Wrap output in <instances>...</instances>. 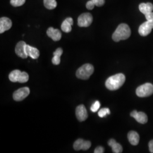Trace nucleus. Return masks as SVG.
<instances>
[{"instance_id":"19","label":"nucleus","mask_w":153,"mask_h":153,"mask_svg":"<svg viewBox=\"0 0 153 153\" xmlns=\"http://www.w3.org/2000/svg\"><path fill=\"white\" fill-rule=\"evenodd\" d=\"M139 9L140 11L145 15L146 13L153 11V4H152L150 2L141 3L139 5Z\"/></svg>"},{"instance_id":"6","label":"nucleus","mask_w":153,"mask_h":153,"mask_svg":"<svg viewBox=\"0 0 153 153\" xmlns=\"http://www.w3.org/2000/svg\"><path fill=\"white\" fill-rule=\"evenodd\" d=\"M93 21V16L90 13H83L78 18V25L81 27H88L91 25Z\"/></svg>"},{"instance_id":"1","label":"nucleus","mask_w":153,"mask_h":153,"mask_svg":"<svg viewBox=\"0 0 153 153\" xmlns=\"http://www.w3.org/2000/svg\"><path fill=\"white\" fill-rule=\"evenodd\" d=\"M126 81V76L123 73L116 74L110 76L105 81V86L109 90H118Z\"/></svg>"},{"instance_id":"2","label":"nucleus","mask_w":153,"mask_h":153,"mask_svg":"<svg viewBox=\"0 0 153 153\" xmlns=\"http://www.w3.org/2000/svg\"><path fill=\"white\" fill-rule=\"evenodd\" d=\"M131 35V30L128 25L121 23L116 28L112 35V39L118 42L120 40H126L129 38Z\"/></svg>"},{"instance_id":"10","label":"nucleus","mask_w":153,"mask_h":153,"mask_svg":"<svg viewBox=\"0 0 153 153\" xmlns=\"http://www.w3.org/2000/svg\"><path fill=\"white\" fill-rule=\"evenodd\" d=\"M26 45L27 44L23 41H20L17 43L16 47L15 52L18 56L22 59H26L27 57L28 56L26 51Z\"/></svg>"},{"instance_id":"15","label":"nucleus","mask_w":153,"mask_h":153,"mask_svg":"<svg viewBox=\"0 0 153 153\" xmlns=\"http://www.w3.org/2000/svg\"><path fill=\"white\" fill-rule=\"evenodd\" d=\"M26 51L28 56H30L33 59H37L40 56V52L38 49L27 44L26 47Z\"/></svg>"},{"instance_id":"13","label":"nucleus","mask_w":153,"mask_h":153,"mask_svg":"<svg viewBox=\"0 0 153 153\" xmlns=\"http://www.w3.org/2000/svg\"><path fill=\"white\" fill-rule=\"evenodd\" d=\"M12 26L11 20L7 17H2L0 19V33L5 32L6 31L10 29Z\"/></svg>"},{"instance_id":"29","label":"nucleus","mask_w":153,"mask_h":153,"mask_svg":"<svg viewBox=\"0 0 153 153\" xmlns=\"http://www.w3.org/2000/svg\"><path fill=\"white\" fill-rule=\"evenodd\" d=\"M149 148L150 152L153 153V140H151L149 143Z\"/></svg>"},{"instance_id":"12","label":"nucleus","mask_w":153,"mask_h":153,"mask_svg":"<svg viewBox=\"0 0 153 153\" xmlns=\"http://www.w3.org/2000/svg\"><path fill=\"white\" fill-rule=\"evenodd\" d=\"M131 116L140 124H144L148 122V116L143 112H137L136 110H134L131 113Z\"/></svg>"},{"instance_id":"8","label":"nucleus","mask_w":153,"mask_h":153,"mask_svg":"<svg viewBox=\"0 0 153 153\" xmlns=\"http://www.w3.org/2000/svg\"><path fill=\"white\" fill-rule=\"evenodd\" d=\"M153 29V21H148L143 23L139 27L138 33L142 36H146L152 32Z\"/></svg>"},{"instance_id":"28","label":"nucleus","mask_w":153,"mask_h":153,"mask_svg":"<svg viewBox=\"0 0 153 153\" xmlns=\"http://www.w3.org/2000/svg\"><path fill=\"white\" fill-rule=\"evenodd\" d=\"M104 152V148L102 146H98L94 150V153H103Z\"/></svg>"},{"instance_id":"7","label":"nucleus","mask_w":153,"mask_h":153,"mask_svg":"<svg viewBox=\"0 0 153 153\" xmlns=\"http://www.w3.org/2000/svg\"><path fill=\"white\" fill-rule=\"evenodd\" d=\"M30 93V88L27 87L22 88L17 90L13 93V97L14 100L19 102L27 98Z\"/></svg>"},{"instance_id":"20","label":"nucleus","mask_w":153,"mask_h":153,"mask_svg":"<svg viewBox=\"0 0 153 153\" xmlns=\"http://www.w3.org/2000/svg\"><path fill=\"white\" fill-rule=\"evenodd\" d=\"M63 53V50L61 48H59L56 49L53 53V57L52 58V63L56 65H57L59 64H60V57L62 55Z\"/></svg>"},{"instance_id":"26","label":"nucleus","mask_w":153,"mask_h":153,"mask_svg":"<svg viewBox=\"0 0 153 153\" xmlns=\"http://www.w3.org/2000/svg\"><path fill=\"white\" fill-rule=\"evenodd\" d=\"M95 6V5L92 0H90L88 1L86 3V8L88 9V10H92L94 8Z\"/></svg>"},{"instance_id":"17","label":"nucleus","mask_w":153,"mask_h":153,"mask_svg":"<svg viewBox=\"0 0 153 153\" xmlns=\"http://www.w3.org/2000/svg\"><path fill=\"white\" fill-rule=\"evenodd\" d=\"M128 138L129 142L134 146L137 145L140 141V136L136 131H129L128 134Z\"/></svg>"},{"instance_id":"24","label":"nucleus","mask_w":153,"mask_h":153,"mask_svg":"<svg viewBox=\"0 0 153 153\" xmlns=\"http://www.w3.org/2000/svg\"><path fill=\"white\" fill-rule=\"evenodd\" d=\"M100 102L97 100L91 107V111L93 112H96L97 111H98L99 108H100Z\"/></svg>"},{"instance_id":"16","label":"nucleus","mask_w":153,"mask_h":153,"mask_svg":"<svg viewBox=\"0 0 153 153\" xmlns=\"http://www.w3.org/2000/svg\"><path fill=\"white\" fill-rule=\"evenodd\" d=\"M73 25V20L71 17L66 18L61 25V30L66 33H70L71 31V26Z\"/></svg>"},{"instance_id":"5","label":"nucleus","mask_w":153,"mask_h":153,"mask_svg":"<svg viewBox=\"0 0 153 153\" xmlns=\"http://www.w3.org/2000/svg\"><path fill=\"white\" fill-rule=\"evenodd\" d=\"M153 94V85L150 83H146L140 86L136 89L137 96L141 98L148 97Z\"/></svg>"},{"instance_id":"21","label":"nucleus","mask_w":153,"mask_h":153,"mask_svg":"<svg viewBox=\"0 0 153 153\" xmlns=\"http://www.w3.org/2000/svg\"><path fill=\"white\" fill-rule=\"evenodd\" d=\"M43 2L45 8L49 10L54 9L57 5L56 0H44Z\"/></svg>"},{"instance_id":"4","label":"nucleus","mask_w":153,"mask_h":153,"mask_svg":"<svg viewBox=\"0 0 153 153\" xmlns=\"http://www.w3.org/2000/svg\"><path fill=\"white\" fill-rule=\"evenodd\" d=\"M9 78L12 82L25 83L29 79L28 74L25 71H21L19 70H14L9 74Z\"/></svg>"},{"instance_id":"23","label":"nucleus","mask_w":153,"mask_h":153,"mask_svg":"<svg viewBox=\"0 0 153 153\" xmlns=\"http://www.w3.org/2000/svg\"><path fill=\"white\" fill-rule=\"evenodd\" d=\"M26 2V0H10V4L14 7L22 6Z\"/></svg>"},{"instance_id":"3","label":"nucleus","mask_w":153,"mask_h":153,"mask_svg":"<svg viewBox=\"0 0 153 153\" xmlns=\"http://www.w3.org/2000/svg\"><path fill=\"white\" fill-rule=\"evenodd\" d=\"M94 71V68L90 64H86L80 67L76 72L77 78L81 79H88Z\"/></svg>"},{"instance_id":"25","label":"nucleus","mask_w":153,"mask_h":153,"mask_svg":"<svg viewBox=\"0 0 153 153\" xmlns=\"http://www.w3.org/2000/svg\"><path fill=\"white\" fill-rule=\"evenodd\" d=\"M93 2L94 3L95 5L98 6V7H100L104 5L105 3V0H92Z\"/></svg>"},{"instance_id":"14","label":"nucleus","mask_w":153,"mask_h":153,"mask_svg":"<svg viewBox=\"0 0 153 153\" xmlns=\"http://www.w3.org/2000/svg\"><path fill=\"white\" fill-rule=\"evenodd\" d=\"M47 34L49 38H51L55 42L59 41L62 36L60 31L58 29H55L53 27H49L47 30Z\"/></svg>"},{"instance_id":"18","label":"nucleus","mask_w":153,"mask_h":153,"mask_svg":"<svg viewBox=\"0 0 153 153\" xmlns=\"http://www.w3.org/2000/svg\"><path fill=\"white\" fill-rule=\"evenodd\" d=\"M108 144L112 148L113 153H121L123 152V147L120 144L116 142L114 139L109 140Z\"/></svg>"},{"instance_id":"11","label":"nucleus","mask_w":153,"mask_h":153,"mask_svg":"<svg viewBox=\"0 0 153 153\" xmlns=\"http://www.w3.org/2000/svg\"><path fill=\"white\" fill-rule=\"evenodd\" d=\"M76 118L79 121H85L88 117V112L84 105L81 104L76 108Z\"/></svg>"},{"instance_id":"22","label":"nucleus","mask_w":153,"mask_h":153,"mask_svg":"<svg viewBox=\"0 0 153 153\" xmlns=\"http://www.w3.org/2000/svg\"><path fill=\"white\" fill-rule=\"evenodd\" d=\"M110 110L108 108H103L99 110L98 112V116L100 117H104L107 115L110 114Z\"/></svg>"},{"instance_id":"9","label":"nucleus","mask_w":153,"mask_h":153,"mask_svg":"<svg viewBox=\"0 0 153 153\" xmlns=\"http://www.w3.org/2000/svg\"><path fill=\"white\" fill-rule=\"evenodd\" d=\"M91 143L89 141H85L82 139H78L74 143L73 148L76 151L81 150H87L91 147Z\"/></svg>"},{"instance_id":"27","label":"nucleus","mask_w":153,"mask_h":153,"mask_svg":"<svg viewBox=\"0 0 153 153\" xmlns=\"http://www.w3.org/2000/svg\"><path fill=\"white\" fill-rule=\"evenodd\" d=\"M145 18L148 21H153V12H149L145 14Z\"/></svg>"}]
</instances>
